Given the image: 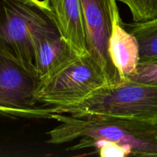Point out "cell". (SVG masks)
Listing matches in <instances>:
<instances>
[{
    "label": "cell",
    "instance_id": "6da1fadb",
    "mask_svg": "<svg viewBox=\"0 0 157 157\" xmlns=\"http://www.w3.org/2000/svg\"><path fill=\"white\" fill-rule=\"evenodd\" d=\"M52 120L58 124L46 133L49 144L105 140L127 148L131 156H157V123L95 115L77 117L65 113H55Z\"/></svg>",
    "mask_w": 157,
    "mask_h": 157
},
{
    "label": "cell",
    "instance_id": "7a4b0ae2",
    "mask_svg": "<svg viewBox=\"0 0 157 157\" xmlns=\"http://www.w3.org/2000/svg\"><path fill=\"white\" fill-rule=\"evenodd\" d=\"M62 113L74 117L105 116L157 123V86L122 80L114 86H104Z\"/></svg>",
    "mask_w": 157,
    "mask_h": 157
},
{
    "label": "cell",
    "instance_id": "3957f363",
    "mask_svg": "<svg viewBox=\"0 0 157 157\" xmlns=\"http://www.w3.org/2000/svg\"><path fill=\"white\" fill-rule=\"evenodd\" d=\"M107 86L102 71L90 55L75 57L40 82L35 100L41 105L55 107L58 113L77 105L101 87Z\"/></svg>",
    "mask_w": 157,
    "mask_h": 157
},
{
    "label": "cell",
    "instance_id": "277c9868",
    "mask_svg": "<svg viewBox=\"0 0 157 157\" xmlns=\"http://www.w3.org/2000/svg\"><path fill=\"white\" fill-rule=\"evenodd\" d=\"M40 82L9 51L0 47V117L10 119H52L55 107L39 104L35 92Z\"/></svg>",
    "mask_w": 157,
    "mask_h": 157
},
{
    "label": "cell",
    "instance_id": "5b68a950",
    "mask_svg": "<svg viewBox=\"0 0 157 157\" xmlns=\"http://www.w3.org/2000/svg\"><path fill=\"white\" fill-rule=\"evenodd\" d=\"M46 8L44 0H0V47L34 73L32 35L38 26L50 19Z\"/></svg>",
    "mask_w": 157,
    "mask_h": 157
},
{
    "label": "cell",
    "instance_id": "8992f818",
    "mask_svg": "<svg viewBox=\"0 0 157 157\" xmlns=\"http://www.w3.org/2000/svg\"><path fill=\"white\" fill-rule=\"evenodd\" d=\"M117 1L81 0L88 53L102 71L107 86L117 85L122 81L108 52L112 29V10Z\"/></svg>",
    "mask_w": 157,
    "mask_h": 157
},
{
    "label": "cell",
    "instance_id": "52a82bcc",
    "mask_svg": "<svg viewBox=\"0 0 157 157\" xmlns=\"http://www.w3.org/2000/svg\"><path fill=\"white\" fill-rule=\"evenodd\" d=\"M32 45L35 73L40 80L78 56L50 19L34 31Z\"/></svg>",
    "mask_w": 157,
    "mask_h": 157
},
{
    "label": "cell",
    "instance_id": "ba28073f",
    "mask_svg": "<svg viewBox=\"0 0 157 157\" xmlns=\"http://www.w3.org/2000/svg\"><path fill=\"white\" fill-rule=\"evenodd\" d=\"M46 15L78 56L88 55L81 0H44Z\"/></svg>",
    "mask_w": 157,
    "mask_h": 157
},
{
    "label": "cell",
    "instance_id": "9c48e42d",
    "mask_svg": "<svg viewBox=\"0 0 157 157\" xmlns=\"http://www.w3.org/2000/svg\"><path fill=\"white\" fill-rule=\"evenodd\" d=\"M108 52L121 80H124L133 73L140 62L138 41L126 28L117 2L113 4L112 10V29Z\"/></svg>",
    "mask_w": 157,
    "mask_h": 157
},
{
    "label": "cell",
    "instance_id": "30bf717a",
    "mask_svg": "<svg viewBox=\"0 0 157 157\" xmlns=\"http://www.w3.org/2000/svg\"><path fill=\"white\" fill-rule=\"evenodd\" d=\"M125 26L138 41L140 62L156 59L157 17L143 21H132Z\"/></svg>",
    "mask_w": 157,
    "mask_h": 157
},
{
    "label": "cell",
    "instance_id": "8fae6325",
    "mask_svg": "<svg viewBox=\"0 0 157 157\" xmlns=\"http://www.w3.org/2000/svg\"><path fill=\"white\" fill-rule=\"evenodd\" d=\"M128 7L133 21H143L157 17V0H117Z\"/></svg>",
    "mask_w": 157,
    "mask_h": 157
},
{
    "label": "cell",
    "instance_id": "7c38bea8",
    "mask_svg": "<svg viewBox=\"0 0 157 157\" xmlns=\"http://www.w3.org/2000/svg\"><path fill=\"white\" fill-rule=\"evenodd\" d=\"M125 79L157 86V58L145 62H140L134 71Z\"/></svg>",
    "mask_w": 157,
    "mask_h": 157
}]
</instances>
